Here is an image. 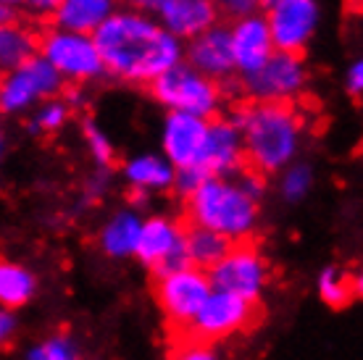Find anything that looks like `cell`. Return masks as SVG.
I'll list each match as a JSON object with an SVG mask.
<instances>
[{
    "label": "cell",
    "mask_w": 363,
    "mask_h": 360,
    "mask_svg": "<svg viewBox=\"0 0 363 360\" xmlns=\"http://www.w3.org/2000/svg\"><path fill=\"white\" fill-rule=\"evenodd\" d=\"M111 79L150 87L164 72L184 61V43L158 21L155 13L121 6L95 32Z\"/></svg>",
    "instance_id": "obj_1"
},
{
    "label": "cell",
    "mask_w": 363,
    "mask_h": 360,
    "mask_svg": "<svg viewBox=\"0 0 363 360\" xmlns=\"http://www.w3.org/2000/svg\"><path fill=\"white\" fill-rule=\"evenodd\" d=\"M245 137L247 166L266 176H279L298 161L306 140V121L292 103H255L229 111Z\"/></svg>",
    "instance_id": "obj_2"
},
{
    "label": "cell",
    "mask_w": 363,
    "mask_h": 360,
    "mask_svg": "<svg viewBox=\"0 0 363 360\" xmlns=\"http://www.w3.org/2000/svg\"><path fill=\"white\" fill-rule=\"evenodd\" d=\"M184 221L213 229L232 242H245L261 221V200L247 195L237 176H208L190 200H184Z\"/></svg>",
    "instance_id": "obj_3"
},
{
    "label": "cell",
    "mask_w": 363,
    "mask_h": 360,
    "mask_svg": "<svg viewBox=\"0 0 363 360\" xmlns=\"http://www.w3.org/2000/svg\"><path fill=\"white\" fill-rule=\"evenodd\" d=\"M155 106L164 111H182L195 116L216 118L224 106V84L182 61L164 72L147 87Z\"/></svg>",
    "instance_id": "obj_4"
},
{
    "label": "cell",
    "mask_w": 363,
    "mask_h": 360,
    "mask_svg": "<svg viewBox=\"0 0 363 360\" xmlns=\"http://www.w3.org/2000/svg\"><path fill=\"white\" fill-rule=\"evenodd\" d=\"M40 55H45L66 79V84L74 87H87L92 81L108 77L95 35L87 32H74L50 24L40 35Z\"/></svg>",
    "instance_id": "obj_5"
},
{
    "label": "cell",
    "mask_w": 363,
    "mask_h": 360,
    "mask_svg": "<svg viewBox=\"0 0 363 360\" xmlns=\"http://www.w3.org/2000/svg\"><path fill=\"white\" fill-rule=\"evenodd\" d=\"M66 79L45 55L37 53L27 63L3 72L0 81V111L3 116H27L50 98L64 95Z\"/></svg>",
    "instance_id": "obj_6"
},
{
    "label": "cell",
    "mask_w": 363,
    "mask_h": 360,
    "mask_svg": "<svg viewBox=\"0 0 363 360\" xmlns=\"http://www.w3.org/2000/svg\"><path fill=\"white\" fill-rule=\"evenodd\" d=\"M211 292H213V281H211L208 271L198 269V266L153 276L155 305L164 313L169 326L177 332H184L195 321V315L206 305Z\"/></svg>",
    "instance_id": "obj_7"
},
{
    "label": "cell",
    "mask_w": 363,
    "mask_h": 360,
    "mask_svg": "<svg viewBox=\"0 0 363 360\" xmlns=\"http://www.w3.org/2000/svg\"><path fill=\"white\" fill-rule=\"evenodd\" d=\"M242 92L255 103H295L308 87V63L303 53L274 50L269 61L242 77Z\"/></svg>",
    "instance_id": "obj_8"
},
{
    "label": "cell",
    "mask_w": 363,
    "mask_h": 360,
    "mask_svg": "<svg viewBox=\"0 0 363 360\" xmlns=\"http://www.w3.org/2000/svg\"><path fill=\"white\" fill-rule=\"evenodd\" d=\"M135 261L153 276L192 266L187 255V221H177L164 213L147 216L137 242Z\"/></svg>",
    "instance_id": "obj_9"
},
{
    "label": "cell",
    "mask_w": 363,
    "mask_h": 360,
    "mask_svg": "<svg viewBox=\"0 0 363 360\" xmlns=\"http://www.w3.org/2000/svg\"><path fill=\"white\" fill-rule=\"evenodd\" d=\"M255 313H258V303L232 295V292L213 289L206 305L195 315V321L182 332V337L200 339V342H221V339L245 332L253 324Z\"/></svg>",
    "instance_id": "obj_10"
},
{
    "label": "cell",
    "mask_w": 363,
    "mask_h": 360,
    "mask_svg": "<svg viewBox=\"0 0 363 360\" xmlns=\"http://www.w3.org/2000/svg\"><path fill=\"white\" fill-rule=\"evenodd\" d=\"M269 271L272 269L264 252L250 240H245V242L232 244V250L208 271V276L213 281V289L232 292V295L258 303L269 284Z\"/></svg>",
    "instance_id": "obj_11"
},
{
    "label": "cell",
    "mask_w": 363,
    "mask_h": 360,
    "mask_svg": "<svg viewBox=\"0 0 363 360\" xmlns=\"http://www.w3.org/2000/svg\"><path fill=\"white\" fill-rule=\"evenodd\" d=\"M266 18L272 27L277 50L303 53L321 27V3L318 0H274L266 6Z\"/></svg>",
    "instance_id": "obj_12"
},
{
    "label": "cell",
    "mask_w": 363,
    "mask_h": 360,
    "mask_svg": "<svg viewBox=\"0 0 363 360\" xmlns=\"http://www.w3.org/2000/svg\"><path fill=\"white\" fill-rule=\"evenodd\" d=\"M211 118L195 116V113H182V111H166L158 129V142L161 153L177 166H200L203 169V153L208 142Z\"/></svg>",
    "instance_id": "obj_13"
},
{
    "label": "cell",
    "mask_w": 363,
    "mask_h": 360,
    "mask_svg": "<svg viewBox=\"0 0 363 360\" xmlns=\"http://www.w3.org/2000/svg\"><path fill=\"white\" fill-rule=\"evenodd\" d=\"M229 35H232V53H235L237 77L242 79L255 69H261L277 50L272 27L266 11H247L242 16H235L229 21Z\"/></svg>",
    "instance_id": "obj_14"
},
{
    "label": "cell",
    "mask_w": 363,
    "mask_h": 360,
    "mask_svg": "<svg viewBox=\"0 0 363 360\" xmlns=\"http://www.w3.org/2000/svg\"><path fill=\"white\" fill-rule=\"evenodd\" d=\"M245 166V137H242L240 124L229 113L211 118L208 142H206V153H203V169L211 176H235Z\"/></svg>",
    "instance_id": "obj_15"
},
{
    "label": "cell",
    "mask_w": 363,
    "mask_h": 360,
    "mask_svg": "<svg viewBox=\"0 0 363 360\" xmlns=\"http://www.w3.org/2000/svg\"><path fill=\"white\" fill-rule=\"evenodd\" d=\"M184 61L192 63L198 72H203L211 79L221 81V84H227L232 77H237L229 24L218 21L216 27L206 29L195 40L184 43Z\"/></svg>",
    "instance_id": "obj_16"
},
{
    "label": "cell",
    "mask_w": 363,
    "mask_h": 360,
    "mask_svg": "<svg viewBox=\"0 0 363 360\" xmlns=\"http://www.w3.org/2000/svg\"><path fill=\"white\" fill-rule=\"evenodd\" d=\"M221 13L218 0H164V6L155 11L158 21L182 43H190L206 29L216 27Z\"/></svg>",
    "instance_id": "obj_17"
},
{
    "label": "cell",
    "mask_w": 363,
    "mask_h": 360,
    "mask_svg": "<svg viewBox=\"0 0 363 360\" xmlns=\"http://www.w3.org/2000/svg\"><path fill=\"white\" fill-rule=\"evenodd\" d=\"M121 179L132 192H145V195H161L172 192L177 179V166L164 153H135L121 163Z\"/></svg>",
    "instance_id": "obj_18"
},
{
    "label": "cell",
    "mask_w": 363,
    "mask_h": 360,
    "mask_svg": "<svg viewBox=\"0 0 363 360\" xmlns=\"http://www.w3.org/2000/svg\"><path fill=\"white\" fill-rule=\"evenodd\" d=\"M143 224L145 218L140 216L137 208H118L113 210L98 232V250L111 258V261H127L135 258L137 242L143 235Z\"/></svg>",
    "instance_id": "obj_19"
},
{
    "label": "cell",
    "mask_w": 363,
    "mask_h": 360,
    "mask_svg": "<svg viewBox=\"0 0 363 360\" xmlns=\"http://www.w3.org/2000/svg\"><path fill=\"white\" fill-rule=\"evenodd\" d=\"M121 6L124 0H61L50 21L55 27L95 35Z\"/></svg>",
    "instance_id": "obj_20"
},
{
    "label": "cell",
    "mask_w": 363,
    "mask_h": 360,
    "mask_svg": "<svg viewBox=\"0 0 363 360\" xmlns=\"http://www.w3.org/2000/svg\"><path fill=\"white\" fill-rule=\"evenodd\" d=\"M37 289H40V281H37L35 271L13 261L0 263V305L3 308L18 310V308L29 305L37 298Z\"/></svg>",
    "instance_id": "obj_21"
},
{
    "label": "cell",
    "mask_w": 363,
    "mask_h": 360,
    "mask_svg": "<svg viewBox=\"0 0 363 360\" xmlns=\"http://www.w3.org/2000/svg\"><path fill=\"white\" fill-rule=\"evenodd\" d=\"M40 53V35L35 29L21 24V21H11L0 27V69L9 72L18 63H27Z\"/></svg>",
    "instance_id": "obj_22"
},
{
    "label": "cell",
    "mask_w": 363,
    "mask_h": 360,
    "mask_svg": "<svg viewBox=\"0 0 363 360\" xmlns=\"http://www.w3.org/2000/svg\"><path fill=\"white\" fill-rule=\"evenodd\" d=\"M232 244L235 242L229 237L218 235L213 229L187 224V255H190L192 266H198V269L211 271L232 250Z\"/></svg>",
    "instance_id": "obj_23"
},
{
    "label": "cell",
    "mask_w": 363,
    "mask_h": 360,
    "mask_svg": "<svg viewBox=\"0 0 363 360\" xmlns=\"http://www.w3.org/2000/svg\"><path fill=\"white\" fill-rule=\"evenodd\" d=\"M74 116V106L72 100L64 98V95H58V98H50L45 103H40L32 113H29V129L35 132V135H58V132H64L69 121Z\"/></svg>",
    "instance_id": "obj_24"
},
{
    "label": "cell",
    "mask_w": 363,
    "mask_h": 360,
    "mask_svg": "<svg viewBox=\"0 0 363 360\" xmlns=\"http://www.w3.org/2000/svg\"><path fill=\"white\" fill-rule=\"evenodd\" d=\"M316 292L321 303L329 308H345L350 300L355 298L353 292V279L347 276L345 271H340L337 266H327V269L318 271V279H316Z\"/></svg>",
    "instance_id": "obj_25"
},
{
    "label": "cell",
    "mask_w": 363,
    "mask_h": 360,
    "mask_svg": "<svg viewBox=\"0 0 363 360\" xmlns=\"http://www.w3.org/2000/svg\"><path fill=\"white\" fill-rule=\"evenodd\" d=\"M79 132H82V142L87 147V153H90L92 163H95V169H113V163H116V145L108 137V132L92 116L82 118Z\"/></svg>",
    "instance_id": "obj_26"
},
{
    "label": "cell",
    "mask_w": 363,
    "mask_h": 360,
    "mask_svg": "<svg viewBox=\"0 0 363 360\" xmlns=\"http://www.w3.org/2000/svg\"><path fill=\"white\" fill-rule=\"evenodd\" d=\"M277 189H279V198L290 206H298L308 198V192L313 189V166L308 161H295L290 163L284 171L279 174V181H277Z\"/></svg>",
    "instance_id": "obj_27"
},
{
    "label": "cell",
    "mask_w": 363,
    "mask_h": 360,
    "mask_svg": "<svg viewBox=\"0 0 363 360\" xmlns=\"http://www.w3.org/2000/svg\"><path fill=\"white\" fill-rule=\"evenodd\" d=\"M24 360H82V350L72 334H50L32 344Z\"/></svg>",
    "instance_id": "obj_28"
},
{
    "label": "cell",
    "mask_w": 363,
    "mask_h": 360,
    "mask_svg": "<svg viewBox=\"0 0 363 360\" xmlns=\"http://www.w3.org/2000/svg\"><path fill=\"white\" fill-rule=\"evenodd\" d=\"M208 176L211 174L206 171V169H200V166H184V169H177V179H174L172 192L179 200H190Z\"/></svg>",
    "instance_id": "obj_29"
},
{
    "label": "cell",
    "mask_w": 363,
    "mask_h": 360,
    "mask_svg": "<svg viewBox=\"0 0 363 360\" xmlns=\"http://www.w3.org/2000/svg\"><path fill=\"white\" fill-rule=\"evenodd\" d=\"M172 360H221V358H218L213 342H200V339L182 337V344L174 347Z\"/></svg>",
    "instance_id": "obj_30"
},
{
    "label": "cell",
    "mask_w": 363,
    "mask_h": 360,
    "mask_svg": "<svg viewBox=\"0 0 363 360\" xmlns=\"http://www.w3.org/2000/svg\"><path fill=\"white\" fill-rule=\"evenodd\" d=\"M108 184H111V169H95V174L84 181L82 187V206H95L108 192Z\"/></svg>",
    "instance_id": "obj_31"
},
{
    "label": "cell",
    "mask_w": 363,
    "mask_h": 360,
    "mask_svg": "<svg viewBox=\"0 0 363 360\" xmlns=\"http://www.w3.org/2000/svg\"><path fill=\"white\" fill-rule=\"evenodd\" d=\"M345 90L355 98H363V53L355 55L345 69Z\"/></svg>",
    "instance_id": "obj_32"
},
{
    "label": "cell",
    "mask_w": 363,
    "mask_h": 360,
    "mask_svg": "<svg viewBox=\"0 0 363 360\" xmlns=\"http://www.w3.org/2000/svg\"><path fill=\"white\" fill-rule=\"evenodd\" d=\"M18 332V315L16 310H11V308H3L0 310V342L6 344L11 342V337H16Z\"/></svg>",
    "instance_id": "obj_33"
},
{
    "label": "cell",
    "mask_w": 363,
    "mask_h": 360,
    "mask_svg": "<svg viewBox=\"0 0 363 360\" xmlns=\"http://www.w3.org/2000/svg\"><path fill=\"white\" fill-rule=\"evenodd\" d=\"M218 6H221V11H224L229 18L242 16V13H247V11L258 9V3H255V0H218Z\"/></svg>",
    "instance_id": "obj_34"
},
{
    "label": "cell",
    "mask_w": 363,
    "mask_h": 360,
    "mask_svg": "<svg viewBox=\"0 0 363 360\" xmlns=\"http://www.w3.org/2000/svg\"><path fill=\"white\" fill-rule=\"evenodd\" d=\"M58 3H61V0H27L24 9H27L32 16L50 18L55 13V9H58Z\"/></svg>",
    "instance_id": "obj_35"
},
{
    "label": "cell",
    "mask_w": 363,
    "mask_h": 360,
    "mask_svg": "<svg viewBox=\"0 0 363 360\" xmlns=\"http://www.w3.org/2000/svg\"><path fill=\"white\" fill-rule=\"evenodd\" d=\"M124 6H132V9L150 11V13H155V11L164 6V0H124Z\"/></svg>",
    "instance_id": "obj_36"
},
{
    "label": "cell",
    "mask_w": 363,
    "mask_h": 360,
    "mask_svg": "<svg viewBox=\"0 0 363 360\" xmlns=\"http://www.w3.org/2000/svg\"><path fill=\"white\" fill-rule=\"evenodd\" d=\"M353 292H355V298L363 300V266H361V271L353 276Z\"/></svg>",
    "instance_id": "obj_37"
},
{
    "label": "cell",
    "mask_w": 363,
    "mask_h": 360,
    "mask_svg": "<svg viewBox=\"0 0 363 360\" xmlns=\"http://www.w3.org/2000/svg\"><path fill=\"white\" fill-rule=\"evenodd\" d=\"M0 6H6V9H24L27 6V0H0Z\"/></svg>",
    "instance_id": "obj_38"
},
{
    "label": "cell",
    "mask_w": 363,
    "mask_h": 360,
    "mask_svg": "<svg viewBox=\"0 0 363 360\" xmlns=\"http://www.w3.org/2000/svg\"><path fill=\"white\" fill-rule=\"evenodd\" d=\"M255 3H258V6H264V9H266V6H269V3H274V0H255Z\"/></svg>",
    "instance_id": "obj_39"
},
{
    "label": "cell",
    "mask_w": 363,
    "mask_h": 360,
    "mask_svg": "<svg viewBox=\"0 0 363 360\" xmlns=\"http://www.w3.org/2000/svg\"><path fill=\"white\" fill-rule=\"evenodd\" d=\"M361 3H363V0H361Z\"/></svg>",
    "instance_id": "obj_40"
}]
</instances>
